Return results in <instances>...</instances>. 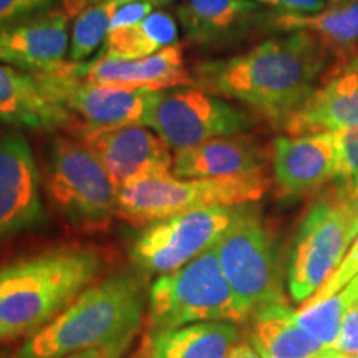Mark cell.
Here are the masks:
<instances>
[{"label": "cell", "instance_id": "6da1fadb", "mask_svg": "<svg viewBox=\"0 0 358 358\" xmlns=\"http://www.w3.org/2000/svg\"><path fill=\"white\" fill-rule=\"evenodd\" d=\"M332 50L308 32L259 43L249 52L201 62L192 85L221 98L244 103L282 127L306 103L329 70Z\"/></svg>", "mask_w": 358, "mask_h": 358}, {"label": "cell", "instance_id": "7a4b0ae2", "mask_svg": "<svg viewBox=\"0 0 358 358\" xmlns=\"http://www.w3.org/2000/svg\"><path fill=\"white\" fill-rule=\"evenodd\" d=\"M103 271L100 249L80 244L55 245L2 264L0 342L37 332L95 284Z\"/></svg>", "mask_w": 358, "mask_h": 358}, {"label": "cell", "instance_id": "3957f363", "mask_svg": "<svg viewBox=\"0 0 358 358\" xmlns=\"http://www.w3.org/2000/svg\"><path fill=\"white\" fill-rule=\"evenodd\" d=\"M148 303L143 274L118 271L98 279L52 322L25 337L10 358H65L138 334Z\"/></svg>", "mask_w": 358, "mask_h": 358}, {"label": "cell", "instance_id": "277c9868", "mask_svg": "<svg viewBox=\"0 0 358 358\" xmlns=\"http://www.w3.org/2000/svg\"><path fill=\"white\" fill-rule=\"evenodd\" d=\"M267 187L268 179L262 169L216 178H176L166 174L120 189L116 217L134 227H145L199 209L252 204L262 198Z\"/></svg>", "mask_w": 358, "mask_h": 358}, {"label": "cell", "instance_id": "5b68a950", "mask_svg": "<svg viewBox=\"0 0 358 358\" xmlns=\"http://www.w3.org/2000/svg\"><path fill=\"white\" fill-rule=\"evenodd\" d=\"M146 306L148 335L198 322L245 320L214 245L176 271L156 277Z\"/></svg>", "mask_w": 358, "mask_h": 358}, {"label": "cell", "instance_id": "8992f818", "mask_svg": "<svg viewBox=\"0 0 358 358\" xmlns=\"http://www.w3.org/2000/svg\"><path fill=\"white\" fill-rule=\"evenodd\" d=\"M358 236V198L332 186L313 201L295 232L287 264V287L303 303L334 274Z\"/></svg>", "mask_w": 358, "mask_h": 358}, {"label": "cell", "instance_id": "52a82bcc", "mask_svg": "<svg viewBox=\"0 0 358 358\" xmlns=\"http://www.w3.org/2000/svg\"><path fill=\"white\" fill-rule=\"evenodd\" d=\"M214 249L245 319L267 307L289 303L275 236L256 206H248Z\"/></svg>", "mask_w": 358, "mask_h": 358}, {"label": "cell", "instance_id": "ba28073f", "mask_svg": "<svg viewBox=\"0 0 358 358\" xmlns=\"http://www.w3.org/2000/svg\"><path fill=\"white\" fill-rule=\"evenodd\" d=\"M45 191L73 227L101 229L118 214L120 189L82 140L57 136L45 159Z\"/></svg>", "mask_w": 358, "mask_h": 358}, {"label": "cell", "instance_id": "9c48e42d", "mask_svg": "<svg viewBox=\"0 0 358 358\" xmlns=\"http://www.w3.org/2000/svg\"><path fill=\"white\" fill-rule=\"evenodd\" d=\"M143 127L153 128L164 145L176 151L243 134L252 120L221 96L196 87H174L150 93Z\"/></svg>", "mask_w": 358, "mask_h": 358}, {"label": "cell", "instance_id": "30bf717a", "mask_svg": "<svg viewBox=\"0 0 358 358\" xmlns=\"http://www.w3.org/2000/svg\"><path fill=\"white\" fill-rule=\"evenodd\" d=\"M248 206H217L148 224L129 249L133 268L143 275L176 271L216 245Z\"/></svg>", "mask_w": 358, "mask_h": 358}, {"label": "cell", "instance_id": "8fae6325", "mask_svg": "<svg viewBox=\"0 0 358 358\" xmlns=\"http://www.w3.org/2000/svg\"><path fill=\"white\" fill-rule=\"evenodd\" d=\"M71 129L93 151L118 189L173 173L174 156L169 148L143 124L106 128L73 124Z\"/></svg>", "mask_w": 358, "mask_h": 358}, {"label": "cell", "instance_id": "7c38bea8", "mask_svg": "<svg viewBox=\"0 0 358 358\" xmlns=\"http://www.w3.org/2000/svg\"><path fill=\"white\" fill-rule=\"evenodd\" d=\"M43 88L83 123L85 128L143 124L150 93L145 90H127L90 83L75 71L73 62L60 70L37 75Z\"/></svg>", "mask_w": 358, "mask_h": 358}, {"label": "cell", "instance_id": "4fadbf2b", "mask_svg": "<svg viewBox=\"0 0 358 358\" xmlns=\"http://www.w3.org/2000/svg\"><path fill=\"white\" fill-rule=\"evenodd\" d=\"M42 176L20 133L0 136V244L45 222Z\"/></svg>", "mask_w": 358, "mask_h": 358}, {"label": "cell", "instance_id": "5bb4252c", "mask_svg": "<svg viewBox=\"0 0 358 358\" xmlns=\"http://www.w3.org/2000/svg\"><path fill=\"white\" fill-rule=\"evenodd\" d=\"M70 17L64 7L48 8L0 27V64L35 75L60 70L69 64Z\"/></svg>", "mask_w": 358, "mask_h": 358}, {"label": "cell", "instance_id": "9a60e30c", "mask_svg": "<svg viewBox=\"0 0 358 358\" xmlns=\"http://www.w3.org/2000/svg\"><path fill=\"white\" fill-rule=\"evenodd\" d=\"M358 124V55L338 57L310 98L284 124L290 136L337 133Z\"/></svg>", "mask_w": 358, "mask_h": 358}, {"label": "cell", "instance_id": "2e32d148", "mask_svg": "<svg viewBox=\"0 0 358 358\" xmlns=\"http://www.w3.org/2000/svg\"><path fill=\"white\" fill-rule=\"evenodd\" d=\"M272 169L280 196L302 198L334 181L335 133L279 136L272 143Z\"/></svg>", "mask_w": 358, "mask_h": 358}, {"label": "cell", "instance_id": "e0dca14e", "mask_svg": "<svg viewBox=\"0 0 358 358\" xmlns=\"http://www.w3.org/2000/svg\"><path fill=\"white\" fill-rule=\"evenodd\" d=\"M73 65L80 77L103 87L158 92L192 85V77L182 58V47L178 42L141 60L123 62L100 57L90 66L87 64Z\"/></svg>", "mask_w": 358, "mask_h": 358}, {"label": "cell", "instance_id": "ac0fdd59", "mask_svg": "<svg viewBox=\"0 0 358 358\" xmlns=\"http://www.w3.org/2000/svg\"><path fill=\"white\" fill-rule=\"evenodd\" d=\"M0 122L38 131H55L71 129L77 118L43 88L37 75L0 64Z\"/></svg>", "mask_w": 358, "mask_h": 358}, {"label": "cell", "instance_id": "d6986e66", "mask_svg": "<svg viewBox=\"0 0 358 358\" xmlns=\"http://www.w3.org/2000/svg\"><path fill=\"white\" fill-rule=\"evenodd\" d=\"M262 169V151L248 136L216 138L174 151L176 178L232 176Z\"/></svg>", "mask_w": 358, "mask_h": 358}, {"label": "cell", "instance_id": "ffe728a7", "mask_svg": "<svg viewBox=\"0 0 358 358\" xmlns=\"http://www.w3.org/2000/svg\"><path fill=\"white\" fill-rule=\"evenodd\" d=\"M241 340L234 322H198L148 335L146 358H227Z\"/></svg>", "mask_w": 358, "mask_h": 358}, {"label": "cell", "instance_id": "44dd1931", "mask_svg": "<svg viewBox=\"0 0 358 358\" xmlns=\"http://www.w3.org/2000/svg\"><path fill=\"white\" fill-rule=\"evenodd\" d=\"M250 342L262 358H320L325 347L295 320V310L285 306L267 307L254 313Z\"/></svg>", "mask_w": 358, "mask_h": 358}, {"label": "cell", "instance_id": "7402d4cb", "mask_svg": "<svg viewBox=\"0 0 358 358\" xmlns=\"http://www.w3.org/2000/svg\"><path fill=\"white\" fill-rule=\"evenodd\" d=\"M176 12L191 43L211 45L234 35L259 6L254 0H182Z\"/></svg>", "mask_w": 358, "mask_h": 358}, {"label": "cell", "instance_id": "603a6c76", "mask_svg": "<svg viewBox=\"0 0 358 358\" xmlns=\"http://www.w3.org/2000/svg\"><path fill=\"white\" fill-rule=\"evenodd\" d=\"M272 25L284 32H308L320 38L338 57L348 55V50L358 40V0L322 10L312 15H287L279 13Z\"/></svg>", "mask_w": 358, "mask_h": 358}, {"label": "cell", "instance_id": "cb8c5ba5", "mask_svg": "<svg viewBox=\"0 0 358 358\" xmlns=\"http://www.w3.org/2000/svg\"><path fill=\"white\" fill-rule=\"evenodd\" d=\"M178 42V24L171 13L156 10L138 24L113 30L106 37L103 57L113 60H141Z\"/></svg>", "mask_w": 358, "mask_h": 358}, {"label": "cell", "instance_id": "d4e9b609", "mask_svg": "<svg viewBox=\"0 0 358 358\" xmlns=\"http://www.w3.org/2000/svg\"><path fill=\"white\" fill-rule=\"evenodd\" d=\"M358 299V274L332 297L315 306H302L295 310V320L312 334L325 348H334L343 317Z\"/></svg>", "mask_w": 358, "mask_h": 358}, {"label": "cell", "instance_id": "484cf974", "mask_svg": "<svg viewBox=\"0 0 358 358\" xmlns=\"http://www.w3.org/2000/svg\"><path fill=\"white\" fill-rule=\"evenodd\" d=\"M133 0H101L95 6L85 8L75 20L70 38V62L87 60L100 43L108 37L110 24L120 8Z\"/></svg>", "mask_w": 358, "mask_h": 358}, {"label": "cell", "instance_id": "4316f807", "mask_svg": "<svg viewBox=\"0 0 358 358\" xmlns=\"http://www.w3.org/2000/svg\"><path fill=\"white\" fill-rule=\"evenodd\" d=\"M337 169L334 186L350 198H358V124L335 133Z\"/></svg>", "mask_w": 358, "mask_h": 358}, {"label": "cell", "instance_id": "83f0119b", "mask_svg": "<svg viewBox=\"0 0 358 358\" xmlns=\"http://www.w3.org/2000/svg\"><path fill=\"white\" fill-rule=\"evenodd\" d=\"M357 274H358V236L357 239L353 241L350 249L347 250L345 257L342 259L340 266L334 271V274L330 275L325 284L322 285V287L317 290V292L313 294L307 302H303L302 306H315V303L332 297V295L337 294L340 289L345 287L348 282H350Z\"/></svg>", "mask_w": 358, "mask_h": 358}, {"label": "cell", "instance_id": "f1b7e54d", "mask_svg": "<svg viewBox=\"0 0 358 358\" xmlns=\"http://www.w3.org/2000/svg\"><path fill=\"white\" fill-rule=\"evenodd\" d=\"M62 0H0V27L53 8Z\"/></svg>", "mask_w": 358, "mask_h": 358}, {"label": "cell", "instance_id": "f546056e", "mask_svg": "<svg viewBox=\"0 0 358 358\" xmlns=\"http://www.w3.org/2000/svg\"><path fill=\"white\" fill-rule=\"evenodd\" d=\"M334 348L358 358V299L352 303V307L343 317L338 338Z\"/></svg>", "mask_w": 358, "mask_h": 358}, {"label": "cell", "instance_id": "4dcf8cb0", "mask_svg": "<svg viewBox=\"0 0 358 358\" xmlns=\"http://www.w3.org/2000/svg\"><path fill=\"white\" fill-rule=\"evenodd\" d=\"M287 15H312L325 8V0H254Z\"/></svg>", "mask_w": 358, "mask_h": 358}, {"label": "cell", "instance_id": "1f68e13d", "mask_svg": "<svg viewBox=\"0 0 358 358\" xmlns=\"http://www.w3.org/2000/svg\"><path fill=\"white\" fill-rule=\"evenodd\" d=\"M134 337H136V334L127 335V337L115 340V342L108 343V345L88 348V350L71 353V355L65 358H124L133 345Z\"/></svg>", "mask_w": 358, "mask_h": 358}, {"label": "cell", "instance_id": "d6a6232c", "mask_svg": "<svg viewBox=\"0 0 358 358\" xmlns=\"http://www.w3.org/2000/svg\"><path fill=\"white\" fill-rule=\"evenodd\" d=\"M227 358H262L250 340H239Z\"/></svg>", "mask_w": 358, "mask_h": 358}, {"label": "cell", "instance_id": "836d02e7", "mask_svg": "<svg viewBox=\"0 0 358 358\" xmlns=\"http://www.w3.org/2000/svg\"><path fill=\"white\" fill-rule=\"evenodd\" d=\"M98 2H101V0H64V8L73 17L82 13L85 8L95 6Z\"/></svg>", "mask_w": 358, "mask_h": 358}, {"label": "cell", "instance_id": "e575fe53", "mask_svg": "<svg viewBox=\"0 0 358 358\" xmlns=\"http://www.w3.org/2000/svg\"><path fill=\"white\" fill-rule=\"evenodd\" d=\"M320 358H357V357L348 355L345 352H340L337 348H325V350L322 352Z\"/></svg>", "mask_w": 358, "mask_h": 358}, {"label": "cell", "instance_id": "d590c367", "mask_svg": "<svg viewBox=\"0 0 358 358\" xmlns=\"http://www.w3.org/2000/svg\"><path fill=\"white\" fill-rule=\"evenodd\" d=\"M0 280H2V274H0ZM0 332H2V285H0Z\"/></svg>", "mask_w": 358, "mask_h": 358}, {"label": "cell", "instance_id": "8d00e7d4", "mask_svg": "<svg viewBox=\"0 0 358 358\" xmlns=\"http://www.w3.org/2000/svg\"><path fill=\"white\" fill-rule=\"evenodd\" d=\"M330 3H334V6H340V3H345V0H330Z\"/></svg>", "mask_w": 358, "mask_h": 358}, {"label": "cell", "instance_id": "74e56055", "mask_svg": "<svg viewBox=\"0 0 358 358\" xmlns=\"http://www.w3.org/2000/svg\"><path fill=\"white\" fill-rule=\"evenodd\" d=\"M0 358H8V357L3 352H0Z\"/></svg>", "mask_w": 358, "mask_h": 358}, {"label": "cell", "instance_id": "f35d334b", "mask_svg": "<svg viewBox=\"0 0 358 358\" xmlns=\"http://www.w3.org/2000/svg\"><path fill=\"white\" fill-rule=\"evenodd\" d=\"M350 2H357V0H345V3H350Z\"/></svg>", "mask_w": 358, "mask_h": 358}]
</instances>
